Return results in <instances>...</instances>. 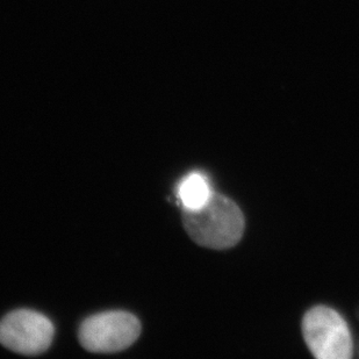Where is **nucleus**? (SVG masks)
Instances as JSON below:
<instances>
[{
  "instance_id": "f03ea898",
  "label": "nucleus",
  "mask_w": 359,
  "mask_h": 359,
  "mask_svg": "<svg viewBox=\"0 0 359 359\" xmlns=\"http://www.w3.org/2000/svg\"><path fill=\"white\" fill-rule=\"evenodd\" d=\"M302 332L306 346L319 359H350L353 341L349 325L337 311L316 305L305 313Z\"/></svg>"
},
{
  "instance_id": "39448f33",
  "label": "nucleus",
  "mask_w": 359,
  "mask_h": 359,
  "mask_svg": "<svg viewBox=\"0 0 359 359\" xmlns=\"http://www.w3.org/2000/svg\"><path fill=\"white\" fill-rule=\"evenodd\" d=\"M213 194L210 180L201 172L189 173L178 185V197L184 210H198L203 208L213 197Z\"/></svg>"
},
{
  "instance_id": "f257e3e1",
  "label": "nucleus",
  "mask_w": 359,
  "mask_h": 359,
  "mask_svg": "<svg viewBox=\"0 0 359 359\" xmlns=\"http://www.w3.org/2000/svg\"><path fill=\"white\" fill-rule=\"evenodd\" d=\"M187 235L198 245L227 250L240 243L245 231V217L238 203L214 192L210 201L198 210H183Z\"/></svg>"
},
{
  "instance_id": "20e7f679",
  "label": "nucleus",
  "mask_w": 359,
  "mask_h": 359,
  "mask_svg": "<svg viewBox=\"0 0 359 359\" xmlns=\"http://www.w3.org/2000/svg\"><path fill=\"white\" fill-rule=\"evenodd\" d=\"M54 339V325L47 316L29 309H18L0 321V343L25 356L47 351Z\"/></svg>"
},
{
  "instance_id": "7ed1b4c3",
  "label": "nucleus",
  "mask_w": 359,
  "mask_h": 359,
  "mask_svg": "<svg viewBox=\"0 0 359 359\" xmlns=\"http://www.w3.org/2000/svg\"><path fill=\"white\" fill-rule=\"evenodd\" d=\"M141 323L135 316L122 311L99 313L85 320L79 332V342L93 353H114L127 349L139 339Z\"/></svg>"
}]
</instances>
